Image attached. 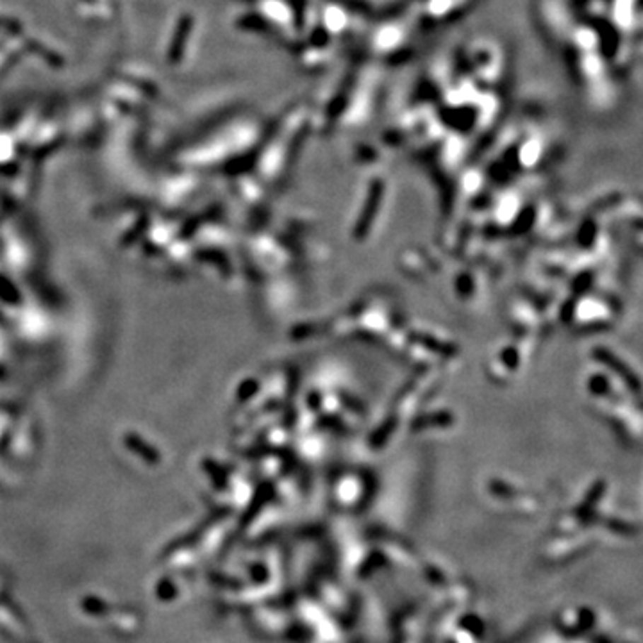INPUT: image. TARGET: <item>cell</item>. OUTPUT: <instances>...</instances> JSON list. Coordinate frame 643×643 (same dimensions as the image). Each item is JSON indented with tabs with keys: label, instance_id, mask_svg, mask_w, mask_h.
<instances>
[{
	"label": "cell",
	"instance_id": "1",
	"mask_svg": "<svg viewBox=\"0 0 643 643\" xmlns=\"http://www.w3.org/2000/svg\"><path fill=\"white\" fill-rule=\"evenodd\" d=\"M83 610L88 611L90 615H93V617H105V615L111 611V608L105 604L104 601L88 597V598H83Z\"/></svg>",
	"mask_w": 643,
	"mask_h": 643
},
{
	"label": "cell",
	"instance_id": "2",
	"mask_svg": "<svg viewBox=\"0 0 643 643\" xmlns=\"http://www.w3.org/2000/svg\"><path fill=\"white\" fill-rule=\"evenodd\" d=\"M175 593H177V588L172 581H161V583H159V586H158L159 598H163V601H170V598H172Z\"/></svg>",
	"mask_w": 643,
	"mask_h": 643
}]
</instances>
